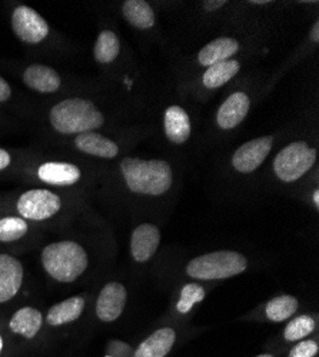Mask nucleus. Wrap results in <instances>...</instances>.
Wrapping results in <instances>:
<instances>
[{
    "instance_id": "nucleus-5",
    "label": "nucleus",
    "mask_w": 319,
    "mask_h": 357,
    "mask_svg": "<svg viewBox=\"0 0 319 357\" xmlns=\"http://www.w3.org/2000/svg\"><path fill=\"white\" fill-rule=\"evenodd\" d=\"M316 160V151L305 142H294L283 147L274 160V172L282 182L291 183L311 170Z\"/></svg>"
},
{
    "instance_id": "nucleus-18",
    "label": "nucleus",
    "mask_w": 319,
    "mask_h": 357,
    "mask_svg": "<svg viewBox=\"0 0 319 357\" xmlns=\"http://www.w3.org/2000/svg\"><path fill=\"white\" fill-rule=\"evenodd\" d=\"M191 121L181 106H170L165 112V133L172 143L182 144L191 136Z\"/></svg>"
},
{
    "instance_id": "nucleus-8",
    "label": "nucleus",
    "mask_w": 319,
    "mask_h": 357,
    "mask_svg": "<svg viewBox=\"0 0 319 357\" xmlns=\"http://www.w3.org/2000/svg\"><path fill=\"white\" fill-rule=\"evenodd\" d=\"M272 143V136H264L246 142L232 156V165L241 173H251L256 170L268 158Z\"/></svg>"
},
{
    "instance_id": "nucleus-17",
    "label": "nucleus",
    "mask_w": 319,
    "mask_h": 357,
    "mask_svg": "<svg viewBox=\"0 0 319 357\" xmlns=\"http://www.w3.org/2000/svg\"><path fill=\"white\" fill-rule=\"evenodd\" d=\"M239 50V43L234 38H219L208 43L198 54L199 65L209 68L215 63L229 61Z\"/></svg>"
},
{
    "instance_id": "nucleus-33",
    "label": "nucleus",
    "mask_w": 319,
    "mask_h": 357,
    "mask_svg": "<svg viewBox=\"0 0 319 357\" xmlns=\"http://www.w3.org/2000/svg\"><path fill=\"white\" fill-rule=\"evenodd\" d=\"M311 39H312L315 43L319 42V22H318V20L315 22V24H313V27H312V31H311Z\"/></svg>"
},
{
    "instance_id": "nucleus-24",
    "label": "nucleus",
    "mask_w": 319,
    "mask_h": 357,
    "mask_svg": "<svg viewBox=\"0 0 319 357\" xmlns=\"http://www.w3.org/2000/svg\"><path fill=\"white\" fill-rule=\"evenodd\" d=\"M298 301L294 296H279L272 299L265 309V313L272 321H283L288 317H291L298 310Z\"/></svg>"
},
{
    "instance_id": "nucleus-23",
    "label": "nucleus",
    "mask_w": 319,
    "mask_h": 357,
    "mask_svg": "<svg viewBox=\"0 0 319 357\" xmlns=\"http://www.w3.org/2000/svg\"><path fill=\"white\" fill-rule=\"evenodd\" d=\"M121 43L118 36L112 31H103L98 36V40L94 47L95 59L99 63H110L119 56Z\"/></svg>"
},
{
    "instance_id": "nucleus-38",
    "label": "nucleus",
    "mask_w": 319,
    "mask_h": 357,
    "mask_svg": "<svg viewBox=\"0 0 319 357\" xmlns=\"http://www.w3.org/2000/svg\"><path fill=\"white\" fill-rule=\"evenodd\" d=\"M106 357H110V356H106Z\"/></svg>"
},
{
    "instance_id": "nucleus-25",
    "label": "nucleus",
    "mask_w": 319,
    "mask_h": 357,
    "mask_svg": "<svg viewBox=\"0 0 319 357\" xmlns=\"http://www.w3.org/2000/svg\"><path fill=\"white\" fill-rule=\"evenodd\" d=\"M313 329H315L313 319L311 316L302 314L288 323V326L285 327L283 335L288 342H298V340L304 339L305 336L311 335L313 332Z\"/></svg>"
},
{
    "instance_id": "nucleus-7",
    "label": "nucleus",
    "mask_w": 319,
    "mask_h": 357,
    "mask_svg": "<svg viewBox=\"0 0 319 357\" xmlns=\"http://www.w3.org/2000/svg\"><path fill=\"white\" fill-rule=\"evenodd\" d=\"M12 27L16 36L24 42L36 45L49 35V24L32 8L17 6L12 15Z\"/></svg>"
},
{
    "instance_id": "nucleus-9",
    "label": "nucleus",
    "mask_w": 319,
    "mask_h": 357,
    "mask_svg": "<svg viewBox=\"0 0 319 357\" xmlns=\"http://www.w3.org/2000/svg\"><path fill=\"white\" fill-rule=\"evenodd\" d=\"M126 289L121 283H107L99 297L96 303V314L102 321H113L118 319L125 306H126Z\"/></svg>"
},
{
    "instance_id": "nucleus-19",
    "label": "nucleus",
    "mask_w": 319,
    "mask_h": 357,
    "mask_svg": "<svg viewBox=\"0 0 319 357\" xmlns=\"http://www.w3.org/2000/svg\"><path fill=\"white\" fill-rule=\"evenodd\" d=\"M84 309V301L80 296L71 297L61 303H57L50 307L47 312V324L50 326H62L71 321L77 320Z\"/></svg>"
},
{
    "instance_id": "nucleus-37",
    "label": "nucleus",
    "mask_w": 319,
    "mask_h": 357,
    "mask_svg": "<svg viewBox=\"0 0 319 357\" xmlns=\"http://www.w3.org/2000/svg\"><path fill=\"white\" fill-rule=\"evenodd\" d=\"M258 357H274L272 354H260V356H258Z\"/></svg>"
},
{
    "instance_id": "nucleus-34",
    "label": "nucleus",
    "mask_w": 319,
    "mask_h": 357,
    "mask_svg": "<svg viewBox=\"0 0 319 357\" xmlns=\"http://www.w3.org/2000/svg\"><path fill=\"white\" fill-rule=\"evenodd\" d=\"M313 203L315 206H319V190L313 192Z\"/></svg>"
},
{
    "instance_id": "nucleus-11",
    "label": "nucleus",
    "mask_w": 319,
    "mask_h": 357,
    "mask_svg": "<svg viewBox=\"0 0 319 357\" xmlns=\"http://www.w3.org/2000/svg\"><path fill=\"white\" fill-rule=\"evenodd\" d=\"M23 283V266L9 255H0V303L9 302Z\"/></svg>"
},
{
    "instance_id": "nucleus-36",
    "label": "nucleus",
    "mask_w": 319,
    "mask_h": 357,
    "mask_svg": "<svg viewBox=\"0 0 319 357\" xmlns=\"http://www.w3.org/2000/svg\"><path fill=\"white\" fill-rule=\"evenodd\" d=\"M2 349H3V339L0 336V353H2Z\"/></svg>"
},
{
    "instance_id": "nucleus-28",
    "label": "nucleus",
    "mask_w": 319,
    "mask_h": 357,
    "mask_svg": "<svg viewBox=\"0 0 319 357\" xmlns=\"http://www.w3.org/2000/svg\"><path fill=\"white\" fill-rule=\"evenodd\" d=\"M318 343L313 340H305L297 344L291 353H289V357H315L318 354Z\"/></svg>"
},
{
    "instance_id": "nucleus-29",
    "label": "nucleus",
    "mask_w": 319,
    "mask_h": 357,
    "mask_svg": "<svg viewBox=\"0 0 319 357\" xmlns=\"http://www.w3.org/2000/svg\"><path fill=\"white\" fill-rule=\"evenodd\" d=\"M106 353L110 357H128L132 354V347L121 340H110L106 347Z\"/></svg>"
},
{
    "instance_id": "nucleus-3",
    "label": "nucleus",
    "mask_w": 319,
    "mask_h": 357,
    "mask_svg": "<svg viewBox=\"0 0 319 357\" xmlns=\"http://www.w3.org/2000/svg\"><path fill=\"white\" fill-rule=\"evenodd\" d=\"M88 255L76 242L65 241L47 245L42 252L45 271L57 282H75L88 267Z\"/></svg>"
},
{
    "instance_id": "nucleus-31",
    "label": "nucleus",
    "mask_w": 319,
    "mask_h": 357,
    "mask_svg": "<svg viewBox=\"0 0 319 357\" xmlns=\"http://www.w3.org/2000/svg\"><path fill=\"white\" fill-rule=\"evenodd\" d=\"M10 155L5 151V149H0V170L6 169L10 165Z\"/></svg>"
},
{
    "instance_id": "nucleus-21",
    "label": "nucleus",
    "mask_w": 319,
    "mask_h": 357,
    "mask_svg": "<svg viewBox=\"0 0 319 357\" xmlns=\"http://www.w3.org/2000/svg\"><path fill=\"white\" fill-rule=\"evenodd\" d=\"M122 13L133 27L147 31L155 24V12L144 0H128L122 6Z\"/></svg>"
},
{
    "instance_id": "nucleus-13",
    "label": "nucleus",
    "mask_w": 319,
    "mask_h": 357,
    "mask_svg": "<svg viewBox=\"0 0 319 357\" xmlns=\"http://www.w3.org/2000/svg\"><path fill=\"white\" fill-rule=\"evenodd\" d=\"M42 182L53 186H72L79 182L82 176L77 166L64 162H47L38 169Z\"/></svg>"
},
{
    "instance_id": "nucleus-6",
    "label": "nucleus",
    "mask_w": 319,
    "mask_h": 357,
    "mask_svg": "<svg viewBox=\"0 0 319 357\" xmlns=\"http://www.w3.org/2000/svg\"><path fill=\"white\" fill-rule=\"evenodd\" d=\"M61 197L47 189L24 192L17 202V212L22 219L45 220L61 211Z\"/></svg>"
},
{
    "instance_id": "nucleus-2",
    "label": "nucleus",
    "mask_w": 319,
    "mask_h": 357,
    "mask_svg": "<svg viewBox=\"0 0 319 357\" xmlns=\"http://www.w3.org/2000/svg\"><path fill=\"white\" fill-rule=\"evenodd\" d=\"M49 119L53 129L64 135L94 132L105 122L103 114L96 106L80 98H72L57 103L52 107Z\"/></svg>"
},
{
    "instance_id": "nucleus-35",
    "label": "nucleus",
    "mask_w": 319,
    "mask_h": 357,
    "mask_svg": "<svg viewBox=\"0 0 319 357\" xmlns=\"http://www.w3.org/2000/svg\"><path fill=\"white\" fill-rule=\"evenodd\" d=\"M269 2H262V0H260V2H252V5H268Z\"/></svg>"
},
{
    "instance_id": "nucleus-14",
    "label": "nucleus",
    "mask_w": 319,
    "mask_h": 357,
    "mask_svg": "<svg viewBox=\"0 0 319 357\" xmlns=\"http://www.w3.org/2000/svg\"><path fill=\"white\" fill-rule=\"evenodd\" d=\"M75 144L82 153L112 159L119 153V147L113 140L96 133V132H84L76 136Z\"/></svg>"
},
{
    "instance_id": "nucleus-30",
    "label": "nucleus",
    "mask_w": 319,
    "mask_h": 357,
    "mask_svg": "<svg viewBox=\"0 0 319 357\" xmlns=\"http://www.w3.org/2000/svg\"><path fill=\"white\" fill-rule=\"evenodd\" d=\"M12 96V89L9 83L0 76V102H6Z\"/></svg>"
},
{
    "instance_id": "nucleus-26",
    "label": "nucleus",
    "mask_w": 319,
    "mask_h": 357,
    "mask_svg": "<svg viewBox=\"0 0 319 357\" xmlns=\"http://www.w3.org/2000/svg\"><path fill=\"white\" fill-rule=\"evenodd\" d=\"M27 231V223L22 218L0 219V242H15Z\"/></svg>"
},
{
    "instance_id": "nucleus-16",
    "label": "nucleus",
    "mask_w": 319,
    "mask_h": 357,
    "mask_svg": "<svg viewBox=\"0 0 319 357\" xmlns=\"http://www.w3.org/2000/svg\"><path fill=\"white\" fill-rule=\"evenodd\" d=\"M177 340L175 331L170 327L156 331L147 340H143L133 351L132 357H166Z\"/></svg>"
},
{
    "instance_id": "nucleus-1",
    "label": "nucleus",
    "mask_w": 319,
    "mask_h": 357,
    "mask_svg": "<svg viewBox=\"0 0 319 357\" xmlns=\"http://www.w3.org/2000/svg\"><path fill=\"white\" fill-rule=\"evenodd\" d=\"M121 170L129 190L140 195L161 196L166 193L173 182L170 165L165 160H143L126 158Z\"/></svg>"
},
{
    "instance_id": "nucleus-22",
    "label": "nucleus",
    "mask_w": 319,
    "mask_h": 357,
    "mask_svg": "<svg viewBox=\"0 0 319 357\" xmlns=\"http://www.w3.org/2000/svg\"><path fill=\"white\" fill-rule=\"evenodd\" d=\"M239 69L241 63L238 61H234V59H229V61H223L209 66L208 70L204 73L202 82H204V86L208 89H218L228 83L232 77H235Z\"/></svg>"
},
{
    "instance_id": "nucleus-15",
    "label": "nucleus",
    "mask_w": 319,
    "mask_h": 357,
    "mask_svg": "<svg viewBox=\"0 0 319 357\" xmlns=\"http://www.w3.org/2000/svg\"><path fill=\"white\" fill-rule=\"evenodd\" d=\"M23 82L27 87L40 93H53L62 83L59 73L45 65L29 66L23 73Z\"/></svg>"
},
{
    "instance_id": "nucleus-12",
    "label": "nucleus",
    "mask_w": 319,
    "mask_h": 357,
    "mask_svg": "<svg viewBox=\"0 0 319 357\" xmlns=\"http://www.w3.org/2000/svg\"><path fill=\"white\" fill-rule=\"evenodd\" d=\"M251 100L246 93L237 92L230 95L219 107L216 114V122L221 129L230 130L244 122L249 112Z\"/></svg>"
},
{
    "instance_id": "nucleus-4",
    "label": "nucleus",
    "mask_w": 319,
    "mask_h": 357,
    "mask_svg": "<svg viewBox=\"0 0 319 357\" xmlns=\"http://www.w3.org/2000/svg\"><path fill=\"white\" fill-rule=\"evenodd\" d=\"M246 267L248 260L244 255L230 250H219L191 260L186 266V273L193 279L219 280L241 275L246 271Z\"/></svg>"
},
{
    "instance_id": "nucleus-27",
    "label": "nucleus",
    "mask_w": 319,
    "mask_h": 357,
    "mask_svg": "<svg viewBox=\"0 0 319 357\" xmlns=\"http://www.w3.org/2000/svg\"><path fill=\"white\" fill-rule=\"evenodd\" d=\"M204 299L205 289L196 283H189L181 291V299L178 302L177 309L179 313H188L196 303L202 302Z\"/></svg>"
},
{
    "instance_id": "nucleus-20",
    "label": "nucleus",
    "mask_w": 319,
    "mask_h": 357,
    "mask_svg": "<svg viewBox=\"0 0 319 357\" xmlns=\"http://www.w3.org/2000/svg\"><path fill=\"white\" fill-rule=\"evenodd\" d=\"M42 313L34 307H23L17 310L10 319V329L13 333L32 339L42 327Z\"/></svg>"
},
{
    "instance_id": "nucleus-32",
    "label": "nucleus",
    "mask_w": 319,
    "mask_h": 357,
    "mask_svg": "<svg viewBox=\"0 0 319 357\" xmlns=\"http://www.w3.org/2000/svg\"><path fill=\"white\" fill-rule=\"evenodd\" d=\"M223 5H226V2H223V0H208V2H205L204 3V8H205V10H208V12H212V10H216V9H219V8H222Z\"/></svg>"
},
{
    "instance_id": "nucleus-10",
    "label": "nucleus",
    "mask_w": 319,
    "mask_h": 357,
    "mask_svg": "<svg viewBox=\"0 0 319 357\" xmlns=\"http://www.w3.org/2000/svg\"><path fill=\"white\" fill-rule=\"evenodd\" d=\"M161 243V231L155 225L143 223L138 226L131 239V252L136 261H148L158 250Z\"/></svg>"
}]
</instances>
